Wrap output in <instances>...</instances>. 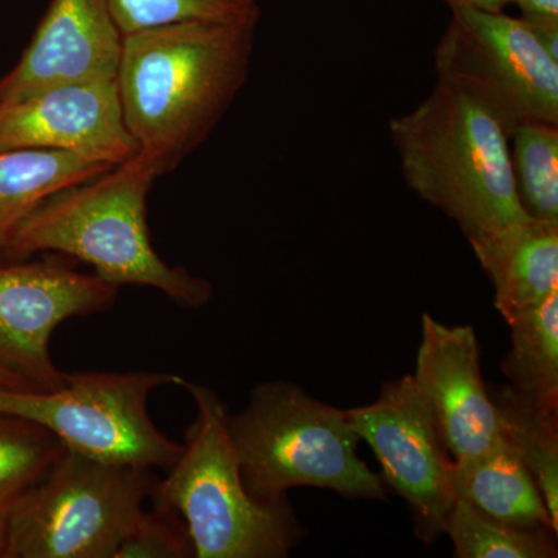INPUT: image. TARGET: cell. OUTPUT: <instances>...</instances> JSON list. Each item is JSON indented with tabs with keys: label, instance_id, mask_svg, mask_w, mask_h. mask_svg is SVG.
Wrapping results in <instances>:
<instances>
[{
	"label": "cell",
	"instance_id": "obj_1",
	"mask_svg": "<svg viewBox=\"0 0 558 558\" xmlns=\"http://www.w3.org/2000/svg\"><path fill=\"white\" fill-rule=\"evenodd\" d=\"M256 25L186 21L128 33L117 90L134 159L159 179L207 142L248 78Z\"/></svg>",
	"mask_w": 558,
	"mask_h": 558
},
{
	"label": "cell",
	"instance_id": "obj_2",
	"mask_svg": "<svg viewBox=\"0 0 558 558\" xmlns=\"http://www.w3.org/2000/svg\"><path fill=\"white\" fill-rule=\"evenodd\" d=\"M407 185L458 223L470 245L531 220L521 205L509 135L480 101L439 81L389 121Z\"/></svg>",
	"mask_w": 558,
	"mask_h": 558
},
{
	"label": "cell",
	"instance_id": "obj_3",
	"mask_svg": "<svg viewBox=\"0 0 558 558\" xmlns=\"http://www.w3.org/2000/svg\"><path fill=\"white\" fill-rule=\"evenodd\" d=\"M156 179L132 157L62 190L24 220L0 256L61 253L89 264L110 284L156 289L180 307L199 310L211 300V284L165 263L150 242L146 201Z\"/></svg>",
	"mask_w": 558,
	"mask_h": 558
},
{
	"label": "cell",
	"instance_id": "obj_4",
	"mask_svg": "<svg viewBox=\"0 0 558 558\" xmlns=\"http://www.w3.org/2000/svg\"><path fill=\"white\" fill-rule=\"evenodd\" d=\"M197 414L167 478L150 498L185 521L194 558H282L303 537L289 499L263 502L242 480L231 442L229 410L216 391L180 377Z\"/></svg>",
	"mask_w": 558,
	"mask_h": 558
},
{
	"label": "cell",
	"instance_id": "obj_5",
	"mask_svg": "<svg viewBox=\"0 0 558 558\" xmlns=\"http://www.w3.org/2000/svg\"><path fill=\"white\" fill-rule=\"evenodd\" d=\"M250 494L279 502L295 487L329 488L349 498L385 499L381 476L359 458L347 410L312 398L292 381H264L247 407L227 417Z\"/></svg>",
	"mask_w": 558,
	"mask_h": 558
},
{
	"label": "cell",
	"instance_id": "obj_6",
	"mask_svg": "<svg viewBox=\"0 0 558 558\" xmlns=\"http://www.w3.org/2000/svg\"><path fill=\"white\" fill-rule=\"evenodd\" d=\"M156 481L153 469L65 449L11 506L5 558H116Z\"/></svg>",
	"mask_w": 558,
	"mask_h": 558
},
{
	"label": "cell",
	"instance_id": "obj_7",
	"mask_svg": "<svg viewBox=\"0 0 558 558\" xmlns=\"http://www.w3.org/2000/svg\"><path fill=\"white\" fill-rule=\"evenodd\" d=\"M180 377L167 373L69 374L58 389H13L0 385V414L27 418L49 429L65 449L86 457L168 470L182 451L160 432L148 413L154 389L179 385Z\"/></svg>",
	"mask_w": 558,
	"mask_h": 558
},
{
	"label": "cell",
	"instance_id": "obj_8",
	"mask_svg": "<svg viewBox=\"0 0 558 558\" xmlns=\"http://www.w3.org/2000/svg\"><path fill=\"white\" fill-rule=\"evenodd\" d=\"M435 68L439 81L490 110L509 138L520 124H558V61L521 17L451 9Z\"/></svg>",
	"mask_w": 558,
	"mask_h": 558
},
{
	"label": "cell",
	"instance_id": "obj_9",
	"mask_svg": "<svg viewBox=\"0 0 558 558\" xmlns=\"http://www.w3.org/2000/svg\"><path fill=\"white\" fill-rule=\"evenodd\" d=\"M347 416L380 462L385 486L409 502L414 535L427 545L438 539L457 501L453 459L413 376L387 381L377 400Z\"/></svg>",
	"mask_w": 558,
	"mask_h": 558
},
{
	"label": "cell",
	"instance_id": "obj_10",
	"mask_svg": "<svg viewBox=\"0 0 558 558\" xmlns=\"http://www.w3.org/2000/svg\"><path fill=\"white\" fill-rule=\"evenodd\" d=\"M119 286L53 259L0 266V365L36 389L64 387L69 374L50 354L65 319L110 310Z\"/></svg>",
	"mask_w": 558,
	"mask_h": 558
},
{
	"label": "cell",
	"instance_id": "obj_11",
	"mask_svg": "<svg viewBox=\"0 0 558 558\" xmlns=\"http://www.w3.org/2000/svg\"><path fill=\"white\" fill-rule=\"evenodd\" d=\"M123 38L108 0H51L21 60L0 78V105L69 84L116 81Z\"/></svg>",
	"mask_w": 558,
	"mask_h": 558
},
{
	"label": "cell",
	"instance_id": "obj_12",
	"mask_svg": "<svg viewBox=\"0 0 558 558\" xmlns=\"http://www.w3.org/2000/svg\"><path fill=\"white\" fill-rule=\"evenodd\" d=\"M413 379L453 461L483 453L502 439L472 326H447L424 314Z\"/></svg>",
	"mask_w": 558,
	"mask_h": 558
},
{
	"label": "cell",
	"instance_id": "obj_13",
	"mask_svg": "<svg viewBox=\"0 0 558 558\" xmlns=\"http://www.w3.org/2000/svg\"><path fill=\"white\" fill-rule=\"evenodd\" d=\"M16 149L65 150L112 165L137 154L116 81L69 84L0 105V153Z\"/></svg>",
	"mask_w": 558,
	"mask_h": 558
},
{
	"label": "cell",
	"instance_id": "obj_14",
	"mask_svg": "<svg viewBox=\"0 0 558 558\" xmlns=\"http://www.w3.org/2000/svg\"><path fill=\"white\" fill-rule=\"evenodd\" d=\"M472 248L506 322L558 293V223L531 219Z\"/></svg>",
	"mask_w": 558,
	"mask_h": 558
},
{
	"label": "cell",
	"instance_id": "obj_15",
	"mask_svg": "<svg viewBox=\"0 0 558 558\" xmlns=\"http://www.w3.org/2000/svg\"><path fill=\"white\" fill-rule=\"evenodd\" d=\"M451 486L457 498L494 520L558 532L534 476L505 436L483 453L453 461Z\"/></svg>",
	"mask_w": 558,
	"mask_h": 558
},
{
	"label": "cell",
	"instance_id": "obj_16",
	"mask_svg": "<svg viewBox=\"0 0 558 558\" xmlns=\"http://www.w3.org/2000/svg\"><path fill=\"white\" fill-rule=\"evenodd\" d=\"M117 165L51 149L0 153V255L24 220L60 191L98 178Z\"/></svg>",
	"mask_w": 558,
	"mask_h": 558
},
{
	"label": "cell",
	"instance_id": "obj_17",
	"mask_svg": "<svg viewBox=\"0 0 558 558\" xmlns=\"http://www.w3.org/2000/svg\"><path fill=\"white\" fill-rule=\"evenodd\" d=\"M509 325L510 349L501 363L506 379L524 398L558 411V293Z\"/></svg>",
	"mask_w": 558,
	"mask_h": 558
},
{
	"label": "cell",
	"instance_id": "obj_18",
	"mask_svg": "<svg viewBox=\"0 0 558 558\" xmlns=\"http://www.w3.org/2000/svg\"><path fill=\"white\" fill-rule=\"evenodd\" d=\"M488 395L498 411L502 436L534 476L558 526V411L543 409L510 385L488 388Z\"/></svg>",
	"mask_w": 558,
	"mask_h": 558
},
{
	"label": "cell",
	"instance_id": "obj_19",
	"mask_svg": "<svg viewBox=\"0 0 558 558\" xmlns=\"http://www.w3.org/2000/svg\"><path fill=\"white\" fill-rule=\"evenodd\" d=\"M444 534L453 543L458 558H550L557 556L553 529L510 526L457 498Z\"/></svg>",
	"mask_w": 558,
	"mask_h": 558
},
{
	"label": "cell",
	"instance_id": "obj_20",
	"mask_svg": "<svg viewBox=\"0 0 558 558\" xmlns=\"http://www.w3.org/2000/svg\"><path fill=\"white\" fill-rule=\"evenodd\" d=\"M510 140L521 205L532 219L558 223V124H520Z\"/></svg>",
	"mask_w": 558,
	"mask_h": 558
},
{
	"label": "cell",
	"instance_id": "obj_21",
	"mask_svg": "<svg viewBox=\"0 0 558 558\" xmlns=\"http://www.w3.org/2000/svg\"><path fill=\"white\" fill-rule=\"evenodd\" d=\"M65 450L49 429L10 414H0V512H9Z\"/></svg>",
	"mask_w": 558,
	"mask_h": 558
},
{
	"label": "cell",
	"instance_id": "obj_22",
	"mask_svg": "<svg viewBox=\"0 0 558 558\" xmlns=\"http://www.w3.org/2000/svg\"><path fill=\"white\" fill-rule=\"evenodd\" d=\"M123 35L175 22L258 25L256 0H108Z\"/></svg>",
	"mask_w": 558,
	"mask_h": 558
},
{
	"label": "cell",
	"instance_id": "obj_23",
	"mask_svg": "<svg viewBox=\"0 0 558 558\" xmlns=\"http://www.w3.org/2000/svg\"><path fill=\"white\" fill-rule=\"evenodd\" d=\"M116 558H194L189 527L170 509H143Z\"/></svg>",
	"mask_w": 558,
	"mask_h": 558
},
{
	"label": "cell",
	"instance_id": "obj_24",
	"mask_svg": "<svg viewBox=\"0 0 558 558\" xmlns=\"http://www.w3.org/2000/svg\"><path fill=\"white\" fill-rule=\"evenodd\" d=\"M521 10V20L535 22H558V0H512Z\"/></svg>",
	"mask_w": 558,
	"mask_h": 558
},
{
	"label": "cell",
	"instance_id": "obj_25",
	"mask_svg": "<svg viewBox=\"0 0 558 558\" xmlns=\"http://www.w3.org/2000/svg\"><path fill=\"white\" fill-rule=\"evenodd\" d=\"M442 2L450 9H475L498 13V11H505L512 0H442Z\"/></svg>",
	"mask_w": 558,
	"mask_h": 558
},
{
	"label": "cell",
	"instance_id": "obj_26",
	"mask_svg": "<svg viewBox=\"0 0 558 558\" xmlns=\"http://www.w3.org/2000/svg\"><path fill=\"white\" fill-rule=\"evenodd\" d=\"M0 385L13 389H36L33 388L31 384H27V381L20 379L16 374L10 373L9 369L3 368L2 365H0Z\"/></svg>",
	"mask_w": 558,
	"mask_h": 558
},
{
	"label": "cell",
	"instance_id": "obj_27",
	"mask_svg": "<svg viewBox=\"0 0 558 558\" xmlns=\"http://www.w3.org/2000/svg\"><path fill=\"white\" fill-rule=\"evenodd\" d=\"M9 542V512H0V558H5Z\"/></svg>",
	"mask_w": 558,
	"mask_h": 558
}]
</instances>
